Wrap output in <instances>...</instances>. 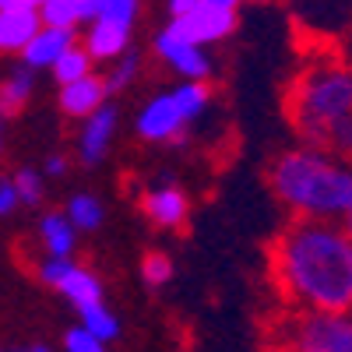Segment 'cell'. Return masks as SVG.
I'll list each match as a JSON object with an SVG mask.
<instances>
[{
    "label": "cell",
    "mask_w": 352,
    "mask_h": 352,
    "mask_svg": "<svg viewBox=\"0 0 352 352\" xmlns=\"http://www.w3.org/2000/svg\"><path fill=\"white\" fill-rule=\"evenodd\" d=\"M67 155H60V152H53V155H46V166H43V176H53V180H60V176H67Z\"/></svg>",
    "instance_id": "obj_29"
},
{
    "label": "cell",
    "mask_w": 352,
    "mask_h": 352,
    "mask_svg": "<svg viewBox=\"0 0 352 352\" xmlns=\"http://www.w3.org/2000/svg\"><path fill=\"white\" fill-rule=\"evenodd\" d=\"M141 0H81V21H109L120 28H134Z\"/></svg>",
    "instance_id": "obj_16"
},
{
    "label": "cell",
    "mask_w": 352,
    "mask_h": 352,
    "mask_svg": "<svg viewBox=\"0 0 352 352\" xmlns=\"http://www.w3.org/2000/svg\"><path fill=\"white\" fill-rule=\"evenodd\" d=\"M92 74V56H88L81 46H71L60 60L53 64V78L60 81V85H71V81H81Z\"/></svg>",
    "instance_id": "obj_24"
},
{
    "label": "cell",
    "mask_w": 352,
    "mask_h": 352,
    "mask_svg": "<svg viewBox=\"0 0 352 352\" xmlns=\"http://www.w3.org/2000/svg\"><path fill=\"white\" fill-rule=\"evenodd\" d=\"M14 352H53V349L43 345V342H36V345H21V349H14Z\"/></svg>",
    "instance_id": "obj_32"
},
{
    "label": "cell",
    "mask_w": 352,
    "mask_h": 352,
    "mask_svg": "<svg viewBox=\"0 0 352 352\" xmlns=\"http://www.w3.org/2000/svg\"><path fill=\"white\" fill-rule=\"evenodd\" d=\"M18 208H21V201H18V190H14V184H11V176H4V180H0V219L14 215Z\"/></svg>",
    "instance_id": "obj_28"
},
{
    "label": "cell",
    "mask_w": 352,
    "mask_h": 352,
    "mask_svg": "<svg viewBox=\"0 0 352 352\" xmlns=\"http://www.w3.org/2000/svg\"><path fill=\"white\" fill-rule=\"evenodd\" d=\"M138 71H141V56L138 53H124V56H116V60L109 64V74L102 78V85H106V96L113 99V96H120V92H127V88L134 85V78H138Z\"/></svg>",
    "instance_id": "obj_21"
},
{
    "label": "cell",
    "mask_w": 352,
    "mask_h": 352,
    "mask_svg": "<svg viewBox=\"0 0 352 352\" xmlns=\"http://www.w3.org/2000/svg\"><path fill=\"white\" fill-rule=\"evenodd\" d=\"M32 88H36V74L28 67L14 71L8 81H0V124L25 109V102L32 99Z\"/></svg>",
    "instance_id": "obj_17"
},
{
    "label": "cell",
    "mask_w": 352,
    "mask_h": 352,
    "mask_svg": "<svg viewBox=\"0 0 352 352\" xmlns=\"http://www.w3.org/2000/svg\"><path fill=\"white\" fill-rule=\"evenodd\" d=\"M32 4H36V8H39V0H32Z\"/></svg>",
    "instance_id": "obj_36"
},
{
    "label": "cell",
    "mask_w": 352,
    "mask_h": 352,
    "mask_svg": "<svg viewBox=\"0 0 352 352\" xmlns=\"http://www.w3.org/2000/svg\"><path fill=\"white\" fill-rule=\"evenodd\" d=\"M169 92H173L176 102H180L187 124H197L201 116L212 109V85L208 81H180L176 88H169Z\"/></svg>",
    "instance_id": "obj_19"
},
{
    "label": "cell",
    "mask_w": 352,
    "mask_h": 352,
    "mask_svg": "<svg viewBox=\"0 0 352 352\" xmlns=\"http://www.w3.org/2000/svg\"><path fill=\"white\" fill-rule=\"evenodd\" d=\"M141 278H144V285L162 289V285L173 278V257H169L166 250L144 254V257H141Z\"/></svg>",
    "instance_id": "obj_25"
},
{
    "label": "cell",
    "mask_w": 352,
    "mask_h": 352,
    "mask_svg": "<svg viewBox=\"0 0 352 352\" xmlns=\"http://www.w3.org/2000/svg\"><path fill=\"white\" fill-rule=\"evenodd\" d=\"M134 131L148 144H176V148H184L187 144V116H184L180 102L173 99V92H159L138 109Z\"/></svg>",
    "instance_id": "obj_5"
},
{
    "label": "cell",
    "mask_w": 352,
    "mask_h": 352,
    "mask_svg": "<svg viewBox=\"0 0 352 352\" xmlns=\"http://www.w3.org/2000/svg\"><path fill=\"white\" fill-rule=\"evenodd\" d=\"M4 148H8V138H4V124H0V159H4Z\"/></svg>",
    "instance_id": "obj_33"
},
{
    "label": "cell",
    "mask_w": 352,
    "mask_h": 352,
    "mask_svg": "<svg viewBox=\"0 0 352 352\" xmlns=\"http://www.w3.org/2000/svg\"><path fill=\"white\" fill-rule=\"evenodd\" d=\"M106 85H102V78H96V74H88V78H81V81H71V85H60V96H56V102H60V109L71 116V120H85V116H92L96 109H102L106 106Z\"/></svg>",
    "instance_id": "obj_10"
},
{
    "label": "cell",
    "mask_w": 352,
    "mask_h": 352,
    "mask_svg": "<svg viewBox=\"0 0 352 352\" xmlns=\"http://www.w3.org/2000/svg\"><path fill=\"white\" fill-rule=\"evenodd\" d=\"M71 264H74V257H39L36 261V278L43 282V285H50V289H56L60 285V278L71 272Z\"/></svg>",
    "instance_id": "obj_26"
},
{
    "label": "cell",
    "mask_w": 352,
    "mask_h": 352,
    "mask_svg": "<svg viewBox=\"0 0 352 352\" xmlns=\"http://www.w3.org/2000/svg\"><path fill=\"white\" fill-rule=\"evenodd\" d=\"M204 8H215V11H236L240 0H201Z\"/></svg>",
    "instance_id": "obj_31"
},
{
    "label": "cell",
    "mask_w": 352,
    "mask_h": 352,
    "mask_svg": "<svg viewBox=\"0 0 352 352\" xmlns=\"http://www.w3.org/2000/svg\"><path fill=\"white\" fill-rule=\"evenodd\" d=\"M268 272L289 314H352V236L342 222L289 219L268 250Z\"/></svg>",
    "instance_id": "obj_1"
},
{
    "label": "cell",
    "mask_w": 352,
    "mask_h": 352,
    "mask_svg": "<svg viewBox=\"0 0 352 352\" xmlns=\"http://www.w3.org/2000/svg\"><path fill=\"white\" fill-rule=\"evenodd\" d=\"M197 4H201V0H169V14H173V21H176V18H187Z\"/></svg>",
    "instance_id": "obj_30"
},
{
    "label": "cell",
    "mask_w": 352,
    "mask_h": 352,
    "mask_svg": "<svg viewBox=\"0 0 352 352\" xmlns=\"http://www.w3.org/2000/svg\"><path fill=\"white\" fill-rule=\"evenodd\" d=\"M71 46H74V28H50V25H43L39 32L32 36V43L21 50V60H25L28 71L53 67Z\"/></svg>",
    "instance_id": "obj_11"
},
{
    "label": "cell",
    "mask_w": 352,
    "mask_h": 352,
    "mask_svg": "<svg viewBox=\"0 0 352 352\" xmlns=\"http://www.w3.org/2000/svg\"><path fill=\"white\" fill-rule=\"evenodd\" d=\"M342 159H345V162H349V166H352V148H349V152H345V155H342Z\"/></svg>",
    "instance_id": "obj_35"
},
{
    "label": "cell",
    "mask_w": 352,
    "mask_h": 352,
    "mask_svg": "<svg viewBox=\"0 0 352 352\" xmlns=\"http://www.w3.org/2000/svg\"><path fill=\"white\" fill-rule=\"evenodd\" d=\"M78 324L88 331V335H96L99 342H113L116 335H120V317H116L106 303H92V307H81L78 310Z\"/></svg>",
    "instance_id": "obj_20"
},
{
    "label": "cell",
    "mask_w": 352,
    "mask_h": 352,
    "mask_svg": "<svg viewBox=\"0 0 352 352\" xmlns=\"http://www.w3.org/2000/svg\"><path fill=\"white\" fill-rule=\"evenodd\" d=\"M39 247L46 257H74L78 229L67 222L64 212H50L39 219Z\"/></svg>",
    "instance_id": "obj_15"
},
{
    "label": "cell",
    "mask_w": 352,
    "mask_h": 352,
    "mask_svg": "<svg viewBox=\"0 0 352 352\" xmlns=\"http://www.w3.org/2000/svg\"><path fill=\"white\" fill-rule=\"evenodd\" d=\"M155 53L176 74H184V81H208L212 78V56L204 53V46H194V43L180 39L169 25L155 36Z\"/></svg>",
    "instance_id": "obj_8"
},
{
    "label": "cell",
    "mask_w": 352,
    "mask_h": 352,
    "mask_svg": "<svg viewBox=\"0 0 352 352\" xmlns=\"http://www.w3.org/2000/svg\"><path fill=\"white\" fill-rule=\"evenodd\" d=\"M268 187L292 219L342 222L352 212V166L328 148H285L268 166Z\"/></svg>",
    "instance_id": "obj_2"
},
{
    "label": "cell",
    "mask_w": 352,
    "mask_h": 352,
    "mask_svg": "<svg viewBox=\"0 0 352 352\" xmlns=\"http://www.w3.org/2000/svg\"><path fill=\"white\" fill-rule=\"evenodd\" d=\"M56 292L74 307V310H81V307H92V303H102V282H99V275L92 272V268H85V264H71V272L60 278V285H56Z\"/></svg>",
    "instance_id": "obj_14"
},
{
    "label": "cell",
    "mask_w": 352,
    "mask_h": 352,
    "mask_svg": "<svg viewBox=\"0 0 352 352\" xmlns=\"http://www.w3.org/2000/svg\"><path fill=\"white\" fill-rule=\"evenodd\" d=\"M0 352H4V349H0Z\"/></svg>",
    "instance_id": "obj_37"
},
{
    "label": "cell",
    "mask_w": 352,
    "mask_h": 352,
    "mask_svg": "<svg viewBox=\"0 0 352 352\" xmlns=\"http://www.w3.org/2000/svg\"><path fill=\"white\" fill-rule=\"evenodd\" d=\"M116 124H120V113H116L113 102H106L92 116H85L81 127H78V138H74V155H78L81 166L92 169L109 155V144L116 138Z\"/></svg>",
    "instance_id": "obj_6"
},
{
    "label": "cell",
    "mask_w": 352,
    "mask_h": 352,
    "mask_svg": "<svg viewBox=\"0 0 352 352\" xmlns=\"http://www.w3.org/2000/svg\"><path fill=\"white\" fill-rule=\"evenodd\" d=\"M169 28L180 39L194 43V46H208V43H219V39L232 36V28H236V11H215V8L197 4L187 18L169 21Z\"/></svg>",
    "instance_id": "obj_9"
},
{
    "label": "cell",
    "mask_w": 352,
    "mask_h": 352,
    "mask_svg": "<svg viewBox=\"0 0 352 352\" xmlns=\"http://www.w3.org/2000/svg\"><path fill=\"white\" fill-rule=\"evenodd\" d=\"M285 116L300 144L345 155L352 148V64L335 56L307 64L289 85Z\"/></svg>",
    "instance_id": "obj_3"
},
{
    "label": "cell",
    "mask_w": 352,
    "mask_h": 352,
    "mask_svg": "<svg viewBox=\"0 0 352 352\" xmlns=\"http://www.w3.org/2000/svg\"><path fill=\"white\" fill-rule=\"evenodd\" d=\"M131 46V28H120V25H109V21H92L88 25V36H85V53L92 60H116L124 56Z\"/></svg>",
    "instance_id": "obj_13"
},
{
    "label": "cell",
    "mask_w": 352,
    "mask_h": 352,
    "mask_svg": "<svg viewBox=\"0 0 352 352\" xmlns=\"http://www.w3.org/2000/svg\"><path fill=\"white\" fill-rule=\"evenodd\" d=\"M64 352H109V345L99 342L96 335H88L81 324H74V328H67V335H64Z\"/></svg>",
    "instance_id": "obj_27"
},
{
    "label": "cell",
    "mask_w": 352,
    "mask_h": 352,
    "mask_svg": "<svg viewBox=\"0 0 352 352\" xmlns=\"http://www.w3.org/2000/svg\"><path fill=\"white\" fill-rule=\"evenodd\" d=\"M64 215H67V222H71L78 232H96V229L102 226V219H106V208H102V201H99L96 194L81 190V194H71V197H67Z\"/></svg>",
    "instance_id": "obj_18"
},
{
    "label": "cell",
    "mask_w": 352,
    "mask_h": 352,
    "mask_svg": "<svg viewBox=\"0 0 352 352\" xmlns=\"http://www.w3.org/2000/svg\"><path fill=\"white\" fill-rule=\"evenodd\" d=\"M141 212L155 229H184L190 219V197L173 184V176H166L162 184H155L152 190H144L141 197Z\"/></svg>",
    "instance_id": "obj_7"
},
{
    "label": "cell",
    "mask_w": 352,
    "mask_h": 352,
    "mask_svg": "<svg viewBox=\"0 0 352 352\" xmlns=\"http://www.w3.org/2000/svg\"><path fill=\"white\" fill-rule=\"evenodd\" d=\"M11 184L18 190V201L25 204V208H39L43 197H46V176L32 166H21L14 176H11Z\"/></svg>",
    "instance_id": "obj_22"
},
{
    "label": "cell",
    "mask_w": 352,
    "mask_h": 352,
    "mask_svg": "<svg viewBox=\"0 0 352 352\" xmlns=\"http://www.w3.org/2000/svg\"><path fill=\"white\" fill-rule=\"evenodd\" d=\"M39 21L50 28H74L81 21V0H39Z\"/></svg>",
    "instance_id": "obj_23"
},
{
    "label": "cell",
    "mask_w": 352,
    "mask_h": 352,
    "mask_svg": "<svg viewBox=\"0 0 352 352\" xmlns=\"http://www.w3.org/2000/svg\"><path fill=\"white\" fill-rule=\"evenodd\" d=\"M43 28L39 8H14V11H0V53H21L32 36Z\"/></svg>",
    "instance_id": "obj_12"
},
{
    "label": "cell",
    "mask_w": 352,
    "mask_h": 352,
    "mask_svg": "<svg viewBox=\"0 0 352 352\" xmlns=\"http://www.w3.org/2000/svg\"><path fill=\"white\" fill-rule=\"evenodd\" d=\"M342 229H345V232H349V236H352V212H349V215L342 219Z\"/></svg>",
    "instance_id": "obj_34"
},
{
    "label": "cell",
    "mask_w": 352,
    "mask_h": 352,
    "mask_svg": "<svg viewBox=\"0 0 352 352\" xmlns=\"http://www.w3.org/2000/svg\"><path fill=\"white\" fill-rule=\"evenodd\" d=\"M282 352H352V314H289L278 324Z\"/></svg>",
    "instance_id": "obj_4"
}]
</instances>
